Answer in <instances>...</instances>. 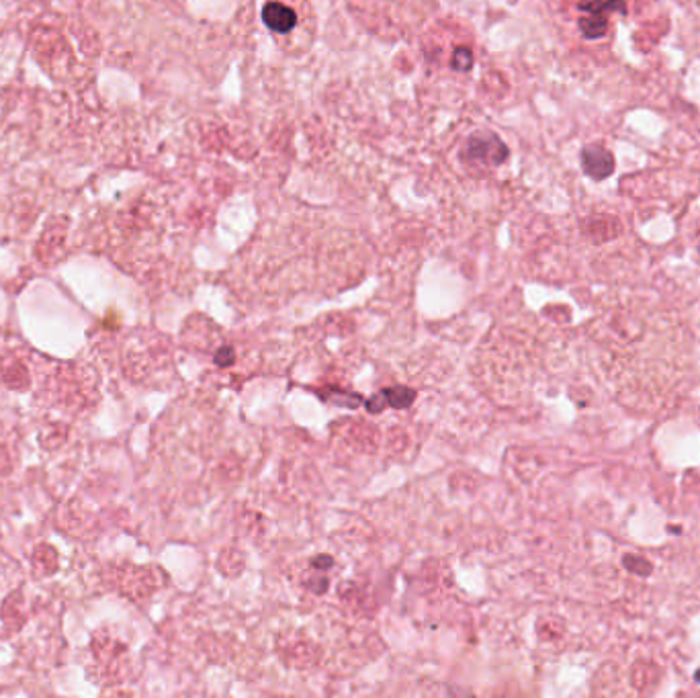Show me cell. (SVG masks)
Instances as JSON below:
<instances>
[{
	"mask_svg": "<svg viewBox=\"0 0 700 698\" xmlns=\"http://www.w3.org/2000/svg\"><path fill=\"white\" fill-rule=\"evenodd\" d=\"M467 158L477 160V162H485V164H502L508 158V148L502 144L500 138L495 135H473L467 144L465 150Z\"/></svg>",
	"mask_w": 700,
	"mask_h": 698,
	"instance_id": "obj_1",
	"label": "cell"
},
{
	"mask_svg": "<svg viewBox=\"0 0 700 698\" xmlns=\"http://www.w3.org/2000/svg\"><path fill=\"white\" fill-rule=\"evenodd\" d=\"M582 164H584V170L590 179L604 181L614 170V156L602 146H588L582 152Z\"/></svg>",
	"mask_w": 700,
	"mask_h": 698,
	"instance_id": "obj_2",
	"label": "cell"
},
{
	"mask_svg": "<svg viewBox=\"0 0 700 698\" xmlns=\"http://www.w3.org/2000/svg\"><path fill=\"white\" fill-rule=\"evenodd\" d=\"M262 21L274 33H289L297 23V14L281 2H268L262 8Z\"/></svg>",
	"mask_w": 700,
	"mask_h": 698,
	"instance_id": "obj_3",
	"label": "cell"
},
{
	"mask_svg": "<svg viewBox=\"0 0 700 698\" xmlns=\"http://www.w3.org/2000/svg\"><path fill=\"white\" fill-rule=\"evenodd\" d=\"M608 29V21L602 14H588L580 18V31L584 33V37L588 39H600L606 35Z\"/></svg>",
	"mask_w": 700,
	"mask_h": 698,
	"instance_id": "obj_4",
	"label": "cell"
},
{
	"mask_svg": "<svg viewBox=\"0 0 700 698\" xmlns=\"http://www.w3.org/2000/svg\"><path fill=\"white\" fill-rule=\"evenodd\" d=\"M383 396H385V400L391 404V406H396V408H406V406H410L412 404V400L416 398V393L412 391V389H408V387H396V389H387V391H383Z\"/></svg>",
	"mask_w": 700,
	"mask_h": 698,
	"instance_id": "obj_5",
	"label": "cell"
},
{
	"mask_svg": "<svg viewBox=\"0 0 700 698\" xmlns=\"http://www.w3.org/2000/svg\"><path fill=\"white\" fill-rule=\"evenodd\" d=\"M451 64H453V68H455L457 72H467V70H471V66H473V53H471V49H469V47H457L455 53H453Z\"/></svg>",
	"mask_w": 700,
	"mask_h": 698,
	"instance_id": "obj_6",
	"label": "cell"
},
{
	"mask_svg": "<svg viewBox=\"0 0 700 698\" xmlns=\"http://www.w3.org/2000/svg\"><path fill=\"white\" fill-rule=\"evenodd\" d=\"M580 8L588 14L606 12V0H580Z\"/></svg>",
	"mask_w": 700,
	"mask_h": 698,
	"instance_id": "obj_7",
	"label": "cell"
},
{
	"mask_svg": "<svg viewBox=\"0 0 700 698\" xmlns=\"http://www.w3.org/2000/svg\"><path fill=\"white\" fill-rule=\"evenodd\" d=\"M610 10H617V12H627V6H625V0H606V12Z\"/></svg>",
	"mask_w": 700,
	"mask_h": 698,
	"instance_id": "obj_8",
	"label": "cell"
}]
</instances>
